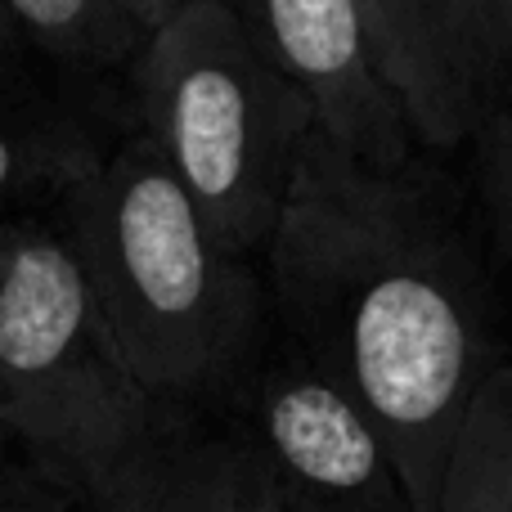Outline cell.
I'll use <instances>...</instances> for the list:
<instances>
[{"label":"cell","mask_w":512,"mask_h":512,"mask_svg":"<svg viewBox=\"0 0 512 512\" xmlns=\"http://www.w3.org/2000/svg\"><path fill=\"white\" fill-rule=\"evenodd\" d=\"M243 400L239 436L297 512H414L378 427L292 346L248 369Z\"/></svg>","instance_id":"5b68a950"},{"label":"cell","mask_w":512,"mask_h":512,"mask_svg":"<svg viewBox=\"0 0 512 512\" xmlns=\"http://www.w3.org/2000/svg\"><path fill=\"white\" fill-rule=\"evenodd\" d=\"M171 418L131 468L171 512H297L239 432L189 441Z\"/></svg>","instance_id":"30bf717a"},{"label":"cell","mask_w":512,"mask_h":512,"mask_svg":"<svg viewBox=\"0 0 512 512\" xmlns=\"http://www.w3.org/2000/svg\"><path fill=\"white\" fill-rule=\"evenodd\" d=\"M59 225L131 378L167 414L248 378L265 283L212 239L140 131L59 198Z\"/></svg>","instance_id":"7a4b0ae2"},{"label":"cell","mask_w":512,"mask_h":512,"mask_svg":"<svg viewBox=\"0 0 512 512\" xmlns=\"http://www.w3.org/2000/svg\"><path fill=\"white\" fill-rule=\"evenodd\" d=\"M86 512H131V508H126L117 495H104L99 504H86Z\"/></svg>","instance_id":"e0dca14e"},{"label":"cell","mask_w":512,"mask_h":512,"mask_svg":"<svg viewBox=\"0 0 512 512\" xmlns=\"http://www.w3.org/2000/svg\"><path fill=\"white\" fill-rule=\"evenodd\" d=\"M131 99L135 131L158 149L212 239L248 265L265 261L315 113L230 5L185 0L135 59Z\"/></svg>","instance_id":"277c9868"},{"label":"cell","mask_w":512,"mask_h":512,"mask_svg":"<svg viewBox=\"0 0 512 512\" xmlns=\"http://www.w3.org/2000/svg\"><path fill=\"white\" fill-rule=\"evenodd\" d=\"M373 68L423 153L472 140L490 108L477 0H355Z\"/></svg>","instance_id":"52a82bcc"},{"label":"cell","mask_w":512,"mask_h":512,"mask_svg":"<svg viewBox=\"0 0 512 512\" xmlns=\"http://www.w3.org/2000/svg\"><path fill=\"white\" fill-rule=\"evenodd\" d=\"M265 297L292 351L378 427L414 512H436L463 414L504 364L459 185L427 153L364 167L315 126L265 252Z\"/></svg>","instance_id":"6da1fadb"},{"label":"cell","mask_w":512,"mask_h":512,"mask_svg":"<svg viewBox=\"0 0 512 512\" xmlns=\"http://www.w3.org/2000/svg\"><path fill=\"white\" fill-rule=\"evenodd\" d=\"M252 45L315 113V126L364 167L418 158L400 104L373 68L355 0H225Z\"/></svg>","instance_id":"8992f818"},{"label":"cell","mask_w":512,"mask_h":512,"mask_svg":"<svg viewBox=\"0 0 512 512\" xmlns=\"http://www.w3.org/2000/svg\"><path fill=\"white\" fill-rule=\"evenodd\" d=\"M23 36H18V27L9 23V14H5V5H0V54H9V59H23Z\"/></svg>","instance_id":"9a60e30c"},{"label":"cell","mask_w":512,"mask_h":512,"mask_svg":"<svg viewBox=\"0 0 512 512\" xmlns=\"http://www.w3.org/2000/svg\"><path fill=\"white\" fill-rule=\"evenodd\" d=\"M27 50L90 81L131 72L149 36L185 0H0Z\"/></svg>","instance_id":"9c48e42d"},{"label":"cell","mask_w":512,"mask_h":512,"mask_svg":"<svg viewBox=\"0 0 512 512\" xmlns=\"http://www.w3.org/2000/svg\"><path fill=\"white\" fill-rule=\"evenodd\" d=\"M481 41H486L490 108L512 99V0H477Z\"/></svg>","instance_id":"4fadbf2b"},{"label":"cell","mask_w":512,"mask_h":512,"mask_svg":"<svg viewBox=\"0 0 512 512\" xmlns=\"http://www.w3.org/2000/svg\"><path fill=\"white\" fill-rule=\"evenodd\" d=\"M104 126L77 104L45 95H0V221L9 207L59 198L108 153Z\"/></svg>","instance_id":"ba28073f"},{"label":"cell","mask_w":512,"mask_h":512,"mask_svg":"<svg viewBox=\"0 0 512 512\" xmlns=\"http://www.w3.org/2000/svg\"><path fill=\"white\" fill-rule=\"evenodd\" d=\"M59 221H0V432L45 486L99 504L162 432Z\"/></svg>","instance_id":"3957f363"},{"label":"cell","mask_w":512,"mask_h":512,"mask_svg":"<svg viewBox=\"0 0 512 512\" xmlns=\"http://www.w3.org/2000/svg\"><path fill=\"white\" fill-rule=\"evenodd\" d=\"M23 59H9V54H0V95H14V90H23V68H18Z\"/></svg>","instance_id":"2e32d148"},{"label":"cell","mask_w":512,"mask_h":512,"mask_svg":"<svg viewBox=\"0 0 512 512\" xmlns=\"http://www.w3.org/2000/svg\"><path fill=\"white\" fill-rule=\"evenodd\" d=\"M436 512H512V360L472 396L445 463Z\"/></svg>","instance_id":"8fae6325"},{"label":"cell","mask_w":512,"mask_h":512,"mask_svg":"<svg viewBox=\"0 0 512 512\" xmlns=\"http://www.w3.org/2000/svg\"><path fill=\"white\" fill-rule=\"evenodd\" d=\"M108 495H117V499H122V504L126 508H131V512H171L167 504H162V499L158 495H153V490L149 486H144V481L140 477H135V472H126V477L122 481H117V486L113 490H108Z\"/></svg>","instance_id":"5bb4252c"},{"label":"cell","mask_w":512,"mask_h":512,"mask_svg":"<svg viewBox=\"0 0 512 512\" xmlns=\"http://www.w3.org/2000/svg\"><path fill=\"white\" fill-rule=\"evenodd\" d=\"M472 171H477V203L495 252L512 265V99L486 108L472 131Z\"/></svg>","instance_id":"7c38bea8"}]
</instances>
